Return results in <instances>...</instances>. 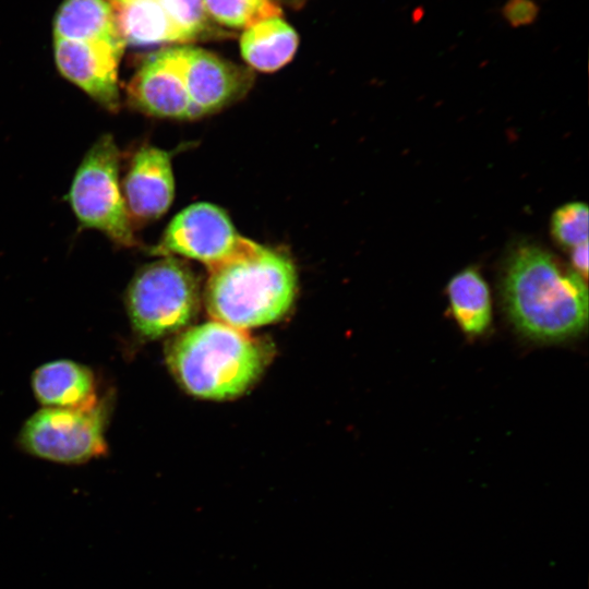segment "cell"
Masks as SVG:
<instances>
[{
	"mask_svg": "<svg viewBox=\"0 0 589 589\" xmlns=\"http://www.w3.org/2000/svg\"><path fill=\"white\" fill-rule=\"evenodd\" d=\"M501 294L513 326L532 341L562 342L587 326L586 279L534 244L512 250L503 268Z\"/></svg>",
	"mask_w": 589,
	"mask_h": 589,
	"instance_id": "obj_1",
	"label": "cell"
},
{
	"mask_svg": "<svg viewBox=\"0 0 589 589\" xmlns=\"http://www.w3.org/2000/svg\"><path fill=\"white\" fill-rule=\"evenodd\" d=\"M266 346L243 329L213 321L190 328L169 346L167 360L192 395L228 399L245 392L263 372Z\"/></svg>",
	"mask_w": 589,
	"mask_h": 589,
	"instance_id": "obj_2",
	"label": "cell"
},
{
	"mask_svg": "<svg viewBox=\"0 0 589 589\" xmlns=\"http://www.w3.org/2000/svg\"><path fill=\"white\" fill-rule=\"evenodd\" d=\"M208 272L205 300L214 321L244 330L275 322L292 304L293 264L259 243Z\"/></svg>",
	"mask_w": 589,
	"mask_h": 589,
	"instance_id": "obj_3",
	"label": "cell"
},
{
	"mask_svg": "<svg viewBox=\"0 0 589 589\" xmlns=\"http://www.w3.org/2000/svg\"><path fill=\"white\" fill-rule=\"evenodd\" d=\"M119 165L113 137L100 136L77 167L67 200L82 227L100 231L119 245L133 247L136 239L119 182Z\"/></svg>",
	"mask_w": 589,
	"mask_h": 589,
	"instance_id": "obj_4",
	"label": "cell"
},
{
	"mask_svg": "<svg viewBox=\"0 0 589 589\" xmlns=\"http://www.w3.org/2000/svg\"><path fill=\"white\" fill-rule=\"evenodd\" d=\"M197 284L180 261L166 256L144 266L127 291V308L135 332L147 339L185 326L197 310Z\"/></svg>",
	"mask_w": 589,
	"mask_h": 589,
	"instance_id": "obj_5",
	"label": "cell"
},
{
	"mask_svg": "<svg viewBox=\"0 0 589 589\" xmlns=\"http://www.w3.org/2000/svg\"><path fill=\"white\" fill-rule=\"evenodd\" d=\"M107 416L108 404L104 401L89 410L45 407L24 423L19 443L35 457L83 464L107 454Z\"/></svg>",
	"mask_w": 589,
	"mask_h": 589,
	"instance_id": "obj_6",
	"label": "cell"
},
{
	"mask_svg": "<svg viewBox=\"0 0 589 589\" xmlns=\"http://www.w3.org/2000/svg\"><path fill=\"white\" fill-rule=\"evenodd\" d=\"M252 244L237 232L225 211L203 202L177 214L152 252L193 259L212 269L241 255Z\"/></svg>",
	"mask_w": 589,
	"mask_h": 589,
	"instance_id": "obj_7",
	"label": "cell"
},
{
	"mask_svg": "<svg viewBox=\"0 0 589 589\" xmlns=\"http://www.w3.org/2000/svg\"><path fill=\"white\" fill-rule=\"evenodd\" d=\"M124 46L107 41L55 40L60 73L109 111L119 108L118 64Z\"/></svg>",
	"mask_w": 589,
	"mask_h": 589,
	"instance_id": "obj_8",
	"label": "cell"
},
{
	"mask_svg": "<svg viewBox=\"0 0 589 589\" xmlns=\"http://www.w3.org/2000/svg\"><path fill=\"white\" fill-rule=\"evenodd\" d=\"M193 118L217 111L239 98L249 74L201 48H176Z\"/></svg>",
	"mask_w": 589,
	"mask_h": 589,
	"instance_id": "obj_9",
	"label": "cell"
},
{
	"mask_svg": "<svg viewBox=\"0 0 589 589\" xmlns=\"http://www.w3.org/2000/svg\"><path fill=\"white\" fill-rule=\"evenodd\" d=\"M128 97L135 109L149 116L193 118L176 48L159 51L141 65L129 83Z\"/></svg>",
	"mask_w": 589,
	"mask_h": 589,
	"instance_id": "obj_10",
	"label": "cell"
},
{
	"mask_svg": "<svg viewBox=\"0 0 589 589\" xmlns=\"http://www.w3.org/2000/svg\"><path fill=\"white\" fill-rule=\"evenodd\" d=\"M121 189L132 221H149L163 216L175 196L169 154L155 146H142L130 163Z\"/></svg>",
	"mask_w": 589,
	"mask_h": 589,
	"instance_id": "obj_11",
	"label": "cell"
},
{
	"mask_svg": "<svg viewBox=\"0 0 589 589\" xmlns=\"http://www.w3.org/2000/svg\"><path fill=\"white\" fill-rule=\"evenodd\" d=\"M32 387L38 401L48 408L89 410L100 402L92 370L70 360L40 365L33 373Z\"/></svg>",
	"mask_w": 589,
	"mask_h": 589,
	"instance_id": "obj_12",
	"label": "cell"
},
{
	"mask_svg": "<svg viewBox=\"0 0 589 589\" xmlns=\"http://www.w3.org/2000/svg\"><path fill=\"white\" fill-rule=\"evenodd\" d=\"M55 39L107 41L124 46L110 0H65L55 22Z\"/></svg>",
	"mask_w": 589,
	"mask_h": 589,
	"instance_id": "obj_13",
	"label": "cell"
},
{
	"mask_svg": "<svg viewBox=\"0 0 589 589\" xmlns=\"http://www.w3.org/2000/svg\"><path fill=\"white\" fill-rule=\"evenodd\" d=\"M446 294L449 313L460 330L481 336L492 324V299L488 283L474 267H467L448 281Z\"/></svg>",
	"mask_w": 589,
	"mask_h": 589,
	"instance_id": "obj_14",
	"label": "cell"
},
{
	"mask_svg": "<svg viewBox=\"0 0 589 589\" xmlns=\"http://www.w3.org/2000/svg\"><path fill=\"white\" fill-rule=\"evenodd\" d=\"M297 47V33L279 16L247 27L240 40L243 59L261 72H274L283 68L292 59Z\"/></svg>",
	"mask_w": 589,
	"mask_h": 589,
	"instance_id": "obj_15",
	"label": "cell"
},
{
	"mask_svg": "<svg viewBox=\"0 0 589 589\" xmlns=\"http://www.w3.org/2000/svg\"><path fill=\"white\" fill-rule=\"evenodd\" d=\"M118 33L136 46L179 41V37L158 0L113 2Z\"/></svg>",
	"mask_w": 589,
	"mask_h": 589,
	"instance_id": "obj_16",
	"label": "cell"
},
{
	"mask_svg": "<svg viewBox=\"0 0 589 589\" xmlns=\"http://www.w3.org/2000/svg\"><path fill=\"white\" fill-rule=\"evenodd\" d=\"M204 5L211 16L230 27H249L280 15L271 0H204Z\"/></svg>",
	"mask_w": 589,
	"mask_h": 589,
	"instance_id": "obj_17",
	"label": "cell"
},
{
	"mask_svg": "<svg viewBox=\"0 0 589 589\" xmlns=\"http://www.w3.org/2000/svg\"><path fill=\"white\" fill-rule=\"evenodd\" d=\"M551 232L562 247L573 249L588 242V207L582 202H569L551 218Z\"/></svg>",
	"mask_w": 589,
	"mask_h": 589,
	"instance_id": "obj_18",
	"label": "cell"
},
{
	"mask_svg": "<svg viewBox=\"0 0 589 589\" xmlns=\"http://www.w3.org/2000/svg\"><path fill=\"white\" fill-rule=\"evenodd\" d=\"M170 20L179 43L195 39L207 27L204 0H158Z\"/></svg>",
	"mask_w": 589,
	"mask_h": 589,
	"instance_id": "obj_19",
	"label": "cell"
},
{
	"mask_svg": "<svg viewBox=\"0 0 589 589\" xmlns=\"http://www.w3.org/2000/svg\"><path fill=\"white\" fill-rule=\"evenodd\" d=\"M539 11V5L533 0H507L502 14L510 26L521 27L532 24Z\"/></svg>",
	"mask_w": 589,
	"mask_h": 589,
	"instance_id": "obj_20",
	"label": "cell"
},
{
	"mask_svg": "<svg viewBox=\"0 0 589 589\" xmlns=\"http://www.w3.org/2000/svg\"><path fill=\"white\" fill-rule=\"evenodd\" d=\"M572 268L584 279L588 274V242L570 249Z\"/></svg>",
	"mask_w": 589,
	"mask_h": 589,
	"instance_id": "obj_21",
	"label": "cell"
},
{
	"mask_svg": "<svg viewBox=\"0 0 589 589\" xmlns=\"http://www.w3.org/2000/svg\"><path fill=\"white\" fill-rule=\"evenodd\" d=\"M125 1H129V0H113V2H125Z\"/></svg>",
	"mask_w": 589,
	"mask_h": 589,
	"instance_id": "obj_22",
	"label": "cell"
}]
</instances>
